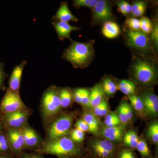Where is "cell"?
<instances>
[{
	"instance_id": "cell-40",
	"label": "cell",
	"mask_w": 158,
	"mask_h": 158,
	"mask_svg": "<svg viewBox=\"0 0 158 158\" xmlns=\"http://www.w3.org/2000/svg\"><path fill=\"white\" fill-rule=\"evenodd\" d=\"M5 65L4 62H0V90H4L6 88L4 82L8 76V74L5 71Z\"/></svg>"
},
{
	"instance_id": "cell-19",
	"label": "cell",
	"mask_w": 158,
	"mask_h": 158,
	"mask_svg": "<svg viewBox=\"0 0 158 158\" xmlns=\"http://www.w3.org/2000/svg\"><path fill=\"white\" fill-rule=\"evenodd\" d=\"M89 107L90 109L100 103L104 99V93L101 84H97L90 89Z\"/></svg>"
},
{
	"instance_id": "cell-43",
	"label": "cell",
	"mask_w": 158,
	"mask_h": 158,
	"mask_svg": "<svg viewBox=\"0 0 158 158\" xmlns=\"http://www.w3.org/2000/svg\"><path fill=\"white\" fill-rule=\"evenodd\" d=\"M82 88H77L73 92V99L75 101L80 104L81 103V96Z\"/></svg>"
},
{
	"instance_id": "cell-37",
	"label": "cell",
	"mask_w": 158,
	"mask_h": 158,
	"mask_svg": "<svg viewBox=\"0 0 158 158\" xmlns=\"http://www.w3.org/2000/svg\"><path fill=\"white\" fill-rule=\"evenodd\" d=\"M90 100V90L86 88H82L81 96V105L85 107H89Z\"/></svg>"
},
{
	"instance_id": "cell-10",
	"label": "cell",
	"mask_w": 158,
	"mask_h": 158,
	"mask_svg": "<svg viewBox=\"0 0 158 158\" xmlns=\"http://www.w3.org/2000/svg\"><path fill=\"white\" fill-rule=\"evenodd\" d=\"M29 116L28 111L19 110L13 113L0 116L4 124L7 129H19L22 127L27 120Z\"/></svg>"
},
{
	"instance_id": "cell-13",
	"label": "cell",
	"mask_w": 158,
	"mask_h": 158,
	"mask_svg": "<svg viewBox=\"0 0 158 158\" xmlns=\"http://www.w3.org/2000/svg\"><path fill=\"white\" fill-rule=\"evenodd\" d=\"M52 24L53 26L58 37L61 40L67 38L72 42L73 40L70 37L71 33L73 31H78L81 29L79 27L71 25L68 23L60 21H54L52 22Z\"/></svg>"
},
{
	"instance_id": "cell-16",
	"label": "cell",
	"mask_w": 158,
	"mask_h": 158,
	"mask_svg": "<svg viewBox=\"0 0 158 158\" xmlns=\"http://www.w3.org/2000/svg\"><path fill=\"white\" fill-rule=\"evenodd\" d=\"M52 20L53 21H60L68 23L70 21L78 22L79 21L78 19L71 12L67 1L63 2L60 4L56 15H54Z\"/></svg>"
},
{
	"instance_id": "cell-26",
	"label": "cell",
	"mask_w": 158,
	"mask_h": 158,
	"mask_svg": "<svg viewBox=\"0 0 158 158\" xmlns=\"http://www.w3.org/2000/svg\"><path fill=\"white\" fill-rule=\"evenodd\" d=\"M92 113L97 117L105 116L109 112V104L104 98L100 103L92 108Z\"/></svg>"
},
{
	"instance_id": "cell-12",
	"label": "cell",
	"mask_w": 158,
	"mask_h": 158,
	"mask_svg": "<svg viewBox=\"0 0 158 158\" xmlns=\"http://www.w3.org/2000/svg\"><path fill=\"white\" fill-rule=\"evenodd\" d=\"M144 104L145 112L152 116H156L158 113V96L152 92H145L140 97Z\"/></svg>"
},
{
	"instance_id": "cell-6",
	"label": "cell",
	"mask_w": 158,
	"mask_h": 158,
	"mask_svg": "<svg viewBox=\"0 0 158 158\" xmlns=\"http://www.w3.org/2000/svg\"><path fill=\"white\" fill-rule=\"evenodd\" d=\"M74 114L72 113L63 114L52 123L48 130L49 141L65 137L70 131L72 126Z\"/></svg>"
},
{
	"instance_id": "cell-39",
	"label": "cell",
	"mask_w": 158,
	"mask_h": 158,
	"mask_svg": "<svg viewBox=\"0 0 158 158\" xmlns=\"http://www.w3.org/2000/svg\"><path fill=\"white\" fill-rule=\"evenodd\" d=\"M151 40L154 48L156 51H158V22H156L153 26L152 30L151 32Z\"/></svg>"
},
{
	"instance_id": "cell-38",
	"label": "cell",
	"mask_w": 158,
	"mask_h": 158,
	"mask_svg": "<svg viewBox=\"0 0 158 158\" xmlns=\"http://www.w3.org/2000/svg\"><path fill=\"white\" fill-rule=\"evenodd\" d=\"M136 148L142 156H147L149 155V149L147 143L144 140H139Z\"/></svg>"
},
{
	"instance_id": "cell-15",
	"label": "cell",
	"mask_w": 158,
	"mask_h": 158,
	"mask_svg": "<svg viewBox=\"0 0 158 158\" xmlns=\"http://www.w3.org/2000/svg\"><path fill=\"white\" fill-rule=\"evenodd\" d=\"M7 137L10 147L16 151H19L24 146L23 138L21 130L7 129Z\"/></svg>"
},
{
	"instance_id": "cell-4",
	"label": "cell",
	"mask_w": 158,
	"mask_h": 158,
	"mask_svg": "<svg viewBox=\"0 0 158 158\" xmlns=\"http://www.w3.org/2000/svg\"><path fill=\"white\" fill-rule=\"evenodd\" d=\"M125 41L129 47L138 52L139 54L147 56L152 52L150 39L147 34L141 31L127 30L125 34Z\"/></svg>"
},
{
	"instance_id": "cell-48",
	"label": "cell",
	"mask_w": 158,
	"mask_h": 158,
	"mask_svg": "<svg viewBox=\"0 0 158 158\" xmlns=\"http://www.w3.org/2000/svg\"><path fill=\"white\" fill-rule=\"evenodd\" d=\"M28 158H40L39 157H38L37 156H32L31 157H29Z\"/></svg>"
},
{
	"instance_id": "cell-42",
	"label": "cell",
	"mask_w": 158,
	"mask_h": 158,
	"mask_svg": "<svg viewBox=\"0 0 158 158\" xmlns=\"http://www.w3.org/2000/svg\"><path fill=\"white\" fill-rule=\"evenodd\" d=\"M123 106H124L125 111L127 115L130 122L131 121L133 117V112L132 109L131 105L126 101H123Z\"/></svg>"
},
{
	"instance_id": "cell-41",
	"label": "cell",
	"mask_w": 158,
	"mask_h": 158,
	"mask_svg": "<svg viewBox=\"0 0 158 158\" xmlns=\"http://www.w3.org/2000/svg\"><path fill=\"white\" fill-rule=\"evenodd\" d=\"M75 127L77 129L81 130L84 132L89 131V127L88 124L83 118L79 119L77 121Z\"/></svg>"
},
{
	"instance_id": "cell-33",
	"label": "cell",
	"mask_w": 158,
	"mask_h": 158,
	"mask_svg": "<svg viewBox=\"0 0 158 158\" xmlns=\"http://www.w3.org/2000/svg\"><path fill=\"white\" fill-rule=\"evenodd\" d=\"M116 113L118 116V118H119L122 125L125 126L127 124L130 122L126 113L125 111L123 102L118 106Z\"/></svg>"
},
{
	"instance_id": "cell-29",
	"label": "cell",
	"mask_w": 158,
	"mask_h": 158,
	"mask_svg": "<svg viewBox=\"0 0 158 158\" xmlns=\"http://www.w3.org/2000/svg\"><path fill=\"white\" fill-rule=\"evenodd\" d=\"M148 136L155 144L158 142V123L155 121L151 123L148 127L147 131Z\"/></svg>"
},
{
	"instance_id": "cell-14",
	"label": "cell",
	"mask_w": 158,
	"mask_h": 158,
	"mask_svg": "<svg viewBox=\"0 0 158 158\" xmlns=\"http://www.w3.org/2000/svg\"><path fill=\"white\" fill-rule=\"evenodd\" d=\"M27 64V61H23L19 64L15 66L9 79V88H8L9 90L19 93L23 71Z\"/></svg>"
},
{
	"instance_id": "cell-45",
	"label": "cell",
	"mask_w": 158,
	"mask_h": 158,
	"mask_svg": "<svg viewBox=\"0 0 158 158\" xmlns=\"http://www.w3.org/2000/svg\"><path fill=\"white\" fill-rule=\"evenodd\" d=\"M4 128H5L4 124H3L2 121L1 117H0V133L3 131V129Z\"/></svg>"
},
{
	"instance_id": "cell-44",
	"label": "cell",
	"mask_w": 158,
	"mask_h": 158,
	"mask_svg": "<svg viewBox=\"0 0 158 158\" xmlns=\"http://www.w3.org/2000/svg\"><path fill=\"white\" fill-rule=\"evenodd\" d=\"M126 158H135V156L133 155V153L131 151H125Z\"/></svg>"
},
{
	"instance_id": "cell-31",
	"label": "cell",
	"mask_w": 158,
	"mask_h": 158,
	"mask_svg": "<svg viewBox=\"0 0 158 158\" xmlns=\"http://www.w3.org/2000/svg\"><path fill=\"white\" fill-rule=\"evenodd\" d=\"M118 7V12L124 15H127L131 12V5L128 2L125 1H119L116 2Z\"/></svg>"
},
{
	"instance_id": "cell-9",
	"label": "cell",
	"mask_w": 158,
	"mask_h": 158,
	"mask_svg": "<svg viewBox=\"0 0 158 158\" xmlns=\"http://www.w3.org/2000/svg\"><path fill=\"white\" fill-rule=\"evenodd\" d=\"M89 149L98 158H113L116 152L115 144L104 138H94L89 143Z\"/></svg>"
},
{
	"instance_id": "cell-30",
	"label": "cell",
	"mask_w": 158,
	"mask_h": 158,
	"mask_svg": "<svg viewBox=\"0 0 158 158\" xmlns=\"http://www.w3.org/2000/svg\"><path fill=\"white\" fill-rule=\"evenodd\" d=\"M153 25L150 20L147 17H141L140 19V31L146 34H150Z\"/></svg>"
},
{
	"instance_id": "cell-34",
	"label": "cell",
	"mask_w": 158,
	"mask_h": 158,
	"mask_svg": "<svg viewBox=\"0 0 158 158\" xmlns=\"http://www.w3.org/2000/svg\"><path fill=\"white\" fill-rule=\"evenodd\" d=\"M10 148L7 134L2 132L0 133V153H4L8 151Z\"/></svg>"
},
{
	"instance_id": "cell-22",
	"label": "cell",
	"mask_w": 158,
	"mask_h": 158,
	"mask_svg": "<svg viewBox=\"0 0 158 158\" xmlns=\"http://www.w3.org/2000/svg\"><path fill=\"white\" fill-rule=\"evenodd\" d=\"M59 95L62 108H66L70 106L73 98L72 92L69 88L59 89Z\"/></svg>"
},
{
	"instance_id": "cell-1",
	"label": "cell",
	"mask_w": 158,
	"mask_h": 158,
	"mask_svg": "<svg viewBox=\"0 0 158 158\" xmlns=\"http://www.w3.org/2000/svg\"><path fill=\"white\" fill-rule=\"evenodd\" d=\"M130 72L136 81L143 86L150 87L157 81L156 63L145 55L139 54L134 57L130 66Z\"/></svg>"
},
{
	"instance_id": "cell-28",
	"label": "cell",
	"mask_w": 158,
	"mask_h": 158,
	"mask_svg": "<svg viewBox=\"0 0 158 158\" xmlns=\"http://www.w3.org/2000/svg\"><path fill=\"white\" fill-rule=\"evenodd\" d=\"M105 127H115L121 125V123L116 112H110L105 116Z\"/></svg>"
},
{
	"instance_id": "cell-3",
	"label": "cell",
	"mask_w": 158,
	"mask_h": 158,
	"mask_svg": "<svg viewBox=\"0 0 158 158\" xmlns=\"http://www.w3.org/2000/svg\"><path fill=\"white\" fill-rule=\"evenodd\" d=\"M42 151L45 153L63 157L78 154L81 148L77 143L65 136L49 141Z\"/></svg>"
},
{
	"instance_id": "cell-7",
	"label": "cell",
	"mask_w": 158,
	"mask_h": 158,
	"mask_svg": "<svg viewBox=\"0 0 158 158\" xmlns=\"http://www.w3.org/2000/svg\"><path fill=\"white\" fill-rule=\"evenodd\" d=\"M19 93L8 89L0 103V116L25 109Z\"/></svg>"
},
{
	"instance_id": "cell-36",
	"label": "cell",
	"mask_w": 158,
	"mask_h": 158,
	"mask_svg": "<svg viewBox=\"0 0 158 158\" xmlns=\"http://www.w3.org/2000/svg\"><path fill=\"white\" fill-rule=\"evenodd\" d=\"M125 23L129 30L135 31H140V19H138L136 18L127 19Z\"/></svg>"
},
{
	"instance_id": "cell-17",
	"label": "cell",
	"mask_w": 158,
	"mask_h": 158,
	"mask_svg": "<svg viewBox=\"0 0 158 158\" xmlns=\"http://www.w3.org/2000/svg\"><path fill=\"white\" fill-rule=\"evenodd\" d=\"M83 119L87 123L89 127V132L94 135L98 134L100 127V121L98 117L92 112L87 111L83 114Z\"/></svg>"
},
{
	"instance_id": "cell-23",
	"label": "cell",
	"mask_w": 158,
	"mask_h": 158,
	"mask_svg": "<svg viewBox=\"0 0 158 158\" xmlns=\"http://www.w3.org/2000/svg\"><path fill=\"white\" fill-rule=\"evenodd\" d=\"M117 86L118 90L128 96L135 94L136 90V85L130 80H121Z\"/></svg>"
},
{
	"instance_id": "cell-35",
	"label": "cell",
	"mask_w": 158,
	"mask_h": 158,
	"mask_svg": "<svg viewBox=\"0 0 158 158\" xmlns=\"http://www.w3.org/2000/svg\"><path fill=\"white\" fill-rule=\"evenodd\" d=\"M85 132L81 130L75 129L71 133V139L76 143H81L85 139Z\"/></svg>"
},
{
	"instance_id": "cell-11",
	"label": "cell",
	"mask_w": 158,
	"mask_h": 158,
	"mask_svg": "<svg viewBox=\"0 0 158 158\" xmlns=\"http://www.w3.org/2000/svg\"><path fill=\"white\" fill-rule=\"evenodd\" d=\"M125 126L121 125L115 127H104L99 131L101 137L112 143L120 142L124 135Z\"/></svg>"
},
{
	"instance_id": "cell-8",
	"label": "cell",
	"mask_w": 158,
	"mask_h": 158,
	"mask_svg": "<svg viewBox=\"0 0 158 158\" xmlns=\"http://www.w3.org/2000/svg\"><path fill=\"white\" fill-rule=\"evenodd\" d=\"M92 25L105 23L114 19L112 6L110 2L106 0H98L96 5L91 9Z\"/></svg>"
},
{
	"instance_id": "cell-46",
	"label": "cell",
	"mask_w": 158,
	"mask_h": 158,
	"mask_svg": "<svg viewBox=\"0 0 158 158\" xmlns=\"http://www.w3.org/2000/svg\"><path fill=\"white\" fill-rule=\"evenodd\" d=\"M119 158H126L125 151L121 153L120 155V156H119Z\"/></svg>"
},
{
	"instance_id": "cell-27",
	"label": "cell",
	"mask_w": 158,
	"mask_h": 158,
	"mask_svg": "<svg viewBox=\"0 0 158 158\" xmlns=\"http://www.w3.org/2000/svg\"><path fill=\"white\" fill-rule=\"evenodd\" d=\"M146 3L143 1L135 2L131 5V12L134 17H141L144 15L146 9Z\"/></svg>"
},
{
	"instance_id": "cell-24",
	"label": "cell",
	"mask_w": 158,
	"mask_h": 158,
	"mask_svg": "<svg viewBox=\"0 0 158 158\" xmlns=\"http://www.w3.org/2000/svg\"><path fill=\"white\" fill-rule=\"evenodd\" d=\"M128 98L131 102V105L134 110H135L139 115L143 116L145 111L143 102L140 97L135 94H133L128 96Z\"/></svg>"
},
{
	"instance_id": "cell-5",
	"label": "cell",
	"mask_w": 158,
	"mask_h": 158,
	"mask_svg": "<svg viewBox=\"0 0 158 158\" xmlns=\"http://www.w3.org/2000/svg\"><path fill=\"white\" fill-rule=\"evenodd\" d=\"M42 111L46 118H51L59 113L61 105L59 95V89L56 86H51L44 94L42 99Z\"/></svg>"
},
{
	"instance_id": "cell-20",
	"label": "cell",
	"mask_w": 158,
	"mask_h": 158,
	"mask_svg": "<svg viewBox=\"0 0 158 158\" xmlns=\"http://www.w3.org/2000/svg\"><path fill=\"white\" fill-rule=\"evenodd\" d=\"M23 138L24 146L33 147L39 142V137L37 133L33 129L29 127H24L21 130Z\"/></svg>"
},
{
	"instance_id": "cell-21",
	"label": "cell",
	"mask_w": 158,
	"mask_h": 158,
	"mask_svg": "<svg viewBox=\"0 0 158 158\" xmlns=\"http://www.w3.org/2000/svg\"><path fill=\"white\" fill-rule=\"evenodd\" d=\"M101 85L105 95L108 97L113 96L118 89L117 85L113 79L109 76L105 77Z\"/></svg>"
},
{
	"instance_id": "cell-2",
	"label": "cell",
	"mask_w": 158,
	"mask_h": 158,
	"mask_svg": "<svg viewBox=\"0 0 158 158\" xmlns=\"http://www.w3.org/2000/svg\"><path fill=\"white\" fill-rule=\"evenodd\" d=\"M94 40L86 42L73 41L64 51L62 57L70 62L74 68L84 69L93 60L94 55Z\"/></svg>"
},
{
	"instance_id": "cell-25",
	"label": "cell",
	"mask_w": 158,
	"mask_h": 158,
	"mask_svg": "<svg viewBox=\"0 0 158 158\" xmlns=\"http://www.w3.org/2000/svg\"><path fill=\"white\" fill-rule=\"evenodd\" d=\"M123 143L131 148H136L139 139L137 134L134 131H129L123 136Z\"/></svg>"
},
{
	"instance_id": "cell-47",
	"label": "cell",
	"mask_w": 158,
	"mask_h": 158,
	"mask_svg": "<svg viewBox=\"0 0 158 158\" xmlns=\"http://www.w3.org/2000/svg\"><path fill=\"white\" fill-rule=\"evenodd\" d=\"M0 158H9L6 156L2 155H0Z\"/></svg>"
},
{
	"instance_id": "cell-18",
	"label": "cell",
	"mask_w": 158,
	"mask_h": 158,
	"mask_svg": "<svg viewBox=\"0 0 158 158\" xmlns=\"http://www.w3.org/2000/svg\"><path fill=\"white\" fill-rule=\"evenodd\" d=\"M103 35L106 38L113 39L118 37L121 33L120 27L117 23L110 21L104 23L102 29Z\"/></svg>"
},
{
	"instance_id": "cell-32",
	"label": "cell",
	"mask_w": 158,
	"mask_h": 158,
	"mask_svg": "<svg viewBox=\"0 0 158 158\" xmlns=\"http://www.w3.org/2000/svg\"><path fill=\"white\" fill-rule=\"evenodd\" d=\"M98 2V0H74L73 6L77 9L81 7H88L92 9Z\"/></svg>"
}]
</instances>
